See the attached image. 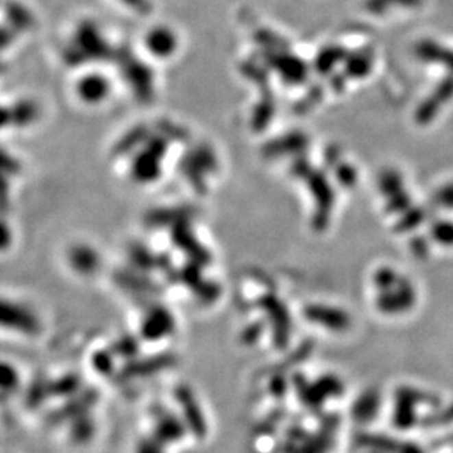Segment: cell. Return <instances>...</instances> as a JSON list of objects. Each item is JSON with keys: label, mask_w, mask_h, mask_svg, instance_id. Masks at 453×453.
<instances>
[{"label": "cell", "mask_w": 453, "mask_h": 453, "mask_svg": "<svg viewBox=\"0 0 453 453\" xmlns=\"http://www.w3.org/2000/svg\"><path fill=\"white\" fill-rule=\"evenodd\" d=\"M147 47L154 56L166 58L172 55L176 49V37L169 29L156 28L147 38Z\"/></svg>", "instance_id": "1"}, {"label": "cell", "mask_w": 453, "mask_h": 453, "mask_svg": "<svg viewBox=\"0 0 453 453\" xmlns=\"http://www.w3.org/2000/svg\"><path fill=\"white\" fill-rule=\"evenodd\" d=\"M78 94L84 101H100L108 94V84L100 77H86L79 82Z\"/></svg>", "instance_id": "2"}]
</instances>
